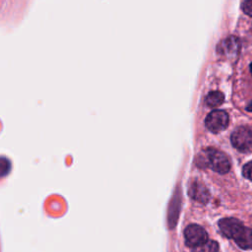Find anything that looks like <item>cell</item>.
<instances>
[{
  "instance_id": "obj_1",
  "label": "cell",
  "mask_w": 252,
  "mask_h": 252,
  "mask_svg": "<svg viewBox=\"0 0 252 252\" xmlns=\"http://www.w3.org/2000/svg\"><path fill=\"white\" fill-rule=\"evenodd\" d=\"M219 227L223 235L234 240L244 250L252 249V229L245 226L239 220L224 218L219 220Z\"/></svg>"
},
{
  "instance_id": "obj_2",
  "label": "cell",
  "mask_w": 252,
  "mask_h": 252,
  "mask_svg": "<svg viewBox=\"0 0 252 252\" xmlns=\"http://www.w3.org/2000/svg\"><path fill=\"white\" fill-rule=\"evenodd\" d=\"M198 164L200 166L203 165L205 167H210L220 174L227 173L230 169V161L227 156L213 148H208L199 155Z\"/></svg>"
},
{
  "instance_id": "obj_3",
  "label": "cell",
  "mask_w": 252,
  "mask_h": 252,
  "mask_svg": "<svg viewBox=\"0 0 252 252\" xmlns=\"http://www.w3.org/2000/svg\"><path fill=\"white\" fill-rule=\"evenodd\" d=\"M230 141L239 152H247L252 149V130L246 126H239L231 133Z\"/></svg>"
},
{
  "instance_id": "obj_4",
  "label": "cell",
  "mask_w": 252,
  "mask_h": 252,
  "mask_svg": "<svg viewBox=\"0 0 252 252\" xmlns=\"http://www.w3.org/2000/svg\"><path fill=\"white\" fill-rule=\"evenodd\" d=\"M185 244L188 247L196 248L208 242L207 231L198 224H190L184 230Z\"/></svg>"
},
{
  "instance_id": "obj_5",
  "label": "cell",
  "mask_w": 252,
  "mask_h": 252,
  "mask_svg": "<svg viewBox=\"0 0 252 252\" xmlns=\"http://www.w3.org/2000/svg\"><path fill=\"white\" fill-rule=\"evenodd\" d=\"M229 117L227 112L219 109L211 111L205 119L206 127L213 133H219L224 130L227 127Z\"/></svg>"
},
{
  "instance_id": "obj_6",
  "label": "cell",
  "mask_w": 252,
  "mask_h": 252,
  "mask_svg": "<svg viewBox=\"0 0 252 252\" xmlns=\"http://www.w3.org/2000/svg\"><path fill=\"white\" fill-rule=\"evenodd\" d=\"M218 50L220 54L229 58L237 57L240 50V42L237 37L231 35L224 38L218 46Z\"/></svg>"
},
{
  "instance_id": "obj_7",
  "label": "cell",
  "mask_w": 252,
  "mask_h": 252,
  "mask_svg": "<svg viewBox=\"0 0 252 252\" xmlns=\"http://www.w3.org/2000/svg\"><path fill=\"white\" fill-rule=\"evenodd\" d=\"M189 194L194 200L203 204H206L210 199V192L208 188L199 181H195L190 185Z\"/></svg>"
},
{
  "instance_id": "obj_8",
  "label": "cell",
  "mask_w": 252,
  "mask_h": 252,
  "mask_svg": "<svg viewBox=\"0 0 252 252\" xmlns=\"http://www.w3.org/2000/svg\"><path fill=\"white\" fill-rule=\"evenodd\" d=\"M223 100H224V94L220 91L210 92L205 98L206 104L212 108L220 105L223 102Z\"/></svg>"
},
{
  "instance_id": "obj_9",
  "label": "cell",
  "mask_w": 252,
  "mask_h": 252,
  "mask_svg": "<svg viewBox=\"0 0 252 252\" xmlns=\"http://www.w3.org/2000/svg\"><path fill=\"white\" fill-rule=\"evenodd\" d=\"M219 244L214 240H209L205 244L194 248L192 252H218Z\"/></svg>"
},
{
  "instance_id": "obj_10",
  "label": "cell",
  "mask_w": 252,
  "mask_h": 252,
  "mask_svg": "<svg viewBox=\"0 0 252 252\" xmlns=\"http://www.w3.org/2000/svg\"><path fill=\"white\" fill-rule=\"evenodd\" d=\"M242 174L245 178L252 181V160L246 162L242 168Z\"/></svg>"
},
{
  "instance_id": "obj_11",
  "label": "cell",
  "mask_w": 252,
  "mask_h": 252,
  "mask_svg": "<svg viewBox=\"0 0 252 252\" xmlns=\"http://www.w3.org/2000/svg\"><path fill=\"white\" fill-rule=\"evenodd\" d=\"M241 9L246 15H248L249 17H252V0H247L242 2Z\"/></svg>"
},
{
  "instance_id": "obj_12",
  "label": "cell",
  "mask_w": 252,
  "mask_h": 252,
  "mask_svg": "<svg viewBox=\"0 0 252 252\" xmlns=\"http://www.w3.org/2000/svg\"><path fill=\"white\" fill-rule=\"evenodd\" d=\"M246 110L249 112H252V100L248 103V105L246 106Z\"/></svg>"
},
{
  "instance_id": "obj_13",
  "label": "cell",
  "mask_w": 252,
  "mask_h": 252,
  "mask_svg": "<svg viewBox=\"0 0 252 252\" xmlns=\"http://www.w3.org/2000/svg\"><path fill=\"white\" fill-rule=\"evenodd\" d=\"M250 70H251V73H252V63L250 64Z\"/></svg>"
}]
</instances>
